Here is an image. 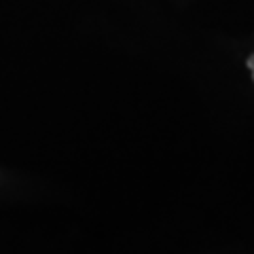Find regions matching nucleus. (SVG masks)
Masks as SVG:
<instances>
[{
	"instance_id": "1",
	"label": "nucleus",
	"mask_w": 254,
	"mask_h": 254,
	"mask_svg": "<svg viewBox=\"0 0 254 254\" xmlns=\"http://www.w3.org/2000/svg\"><path fill=\"white\" fill-rule=\"evenodd\" d=\"M248 66H250V68L254 70V58H250V62H248Z\"/></svg>"
}]
</instances>
